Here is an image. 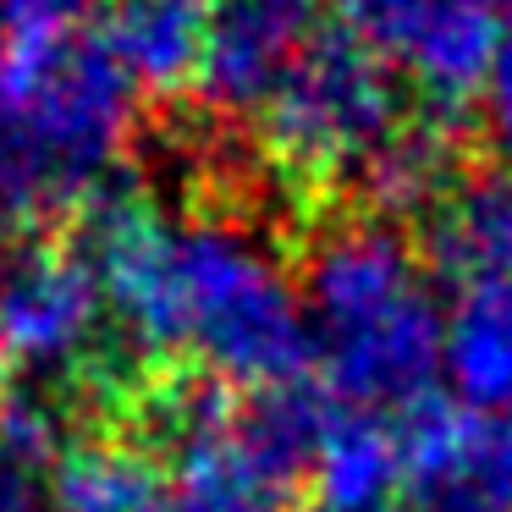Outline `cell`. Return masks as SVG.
I'll list each match as a JSON object with an SVG mask.
<instances>
[{
    "label": "cell",
    "instance_id": "6da1fadb",
    "mask_svg": "<svg viewBox=\"0 0 512 512\" xmlns=\"http://www.w3.org/2000/svg\"><path fill=\"white\" fill-rule=\"evenodd\" d=\"M83 254L138 364L265 397L314 380L298 259L221 210H177L122 188L83 221Z\"/></svg>",
    "mask_w": 512,
    "mask_h": 512
},
{
    "label": "cell",
    "instance_id": "7a4b0ae2",
    "mask_svg": "<svg viewBox=\"0 0 512 512\" xmlns=\"http://www.w3.org/2000/svg\"><path fill=\"white\" fill-rule=\"evenodd\" d=\"M314 386L353 413L408 419L441 397L446 298L397 221L342 215L298 259Z\"/></svg>",
    "mask_w": 512,
    "mask_h": 512
},
{
    "label": "cell",
    "instance_id": "3957f363",
    "mask_svg": "<svg viewBox=\"0 0 512 512\" xmlns=\"http://www.w3.org/2000/svg\"><path fill=\"white\" fill-rule=\"evenodd\" d=\"M144 94L100 45H0V232L89 221L127 188Z\"/></svg>",
    "mask_w": 512,
    "mask_h": 512
},
{
    "label": "cell",
    "instance_id": "277c9868",
    "mask_svg": "<svg viewBox=\"0 0 512 512\" xmlns=\"http://www.w3.org/2000/svg\"><path fill=\"white\" fill-rule=\"evenodd\" d=\"M413 116V100L380 61L325 28L254 111V155L270 182L303 199L358 193L369 160Z\"/></svg>",
    "mask_w": 512,
    "mask_h": 512
},
{
    "label": "cell",
    "instance_id": "5b68a950",
    "mask_svg": "<svg viewBox=\"0 0 512 512\" xmlns=\"http://www.w3.org/2000/svg\"><path fill=\"white\" fill-rule=\"evenodd\" d=\"M0 380L39 386H89L116 397L133 380L138 397L155 391V375L122 347L105 287L83 243L34 237L0 259Z\"/></svg>",
    "mask_w": 512,
    "mask_h": 512
},
{
    "label": "cell",
    "instance_id": "8992f818",
    "mask_svg": "<svg viewBox=\"0 0 512 512\" xmlns=\"http://www.w3.org/2000/svg\"><path fill=\"white\" fill-rule=\"evenodd\" d=\"M325 28L402 83L419 111L468 122L501 39L496 0H325Z\"/></svg>",
    "mask_w": 512,
    "mask_h": 512
},
{
    "label": "cell",
    "instance_id": "52a82bcc",
    "mask_svg": "<svg viewBox=\"0 0 512 512\" xmlns=\"http://www.w3.org/2000/svg\"><path fill=\"white\" fill-rule=\"evenodd\" d=\"M325 34V0H215L193 100L226 122H254L292 61Z\"/></svg>",
    "mask_w": 512,
    "mask_h": 512
},
{
    "label": "cell",
    "instance_id": "ba28073f",
    "mask_svg": "<svg viewBox=\"0 0 512 512\" xmlns=\"http://www.w3.org/2000/svg\"><path fill=\"white\" fill-rule=\"evenodd\" d=\"M397 424L413 512H512V419L435 397Z\"/></svg>",
    "mask_w": 512,
    "mask_h": 512
},
{
    "label": "cell",
    "instance_id": "9c48e42d",
    "mask_svg": "<svg viewBox=\"0 0 512 512\" xmlns=\"http://www.w3.org/2000/svg\"><path fill=\"white\" fill-rule=\"evenodd\" d=\"M419 226H424L419 254L441 292L512 281V171L507 166L463 171Z\"/></svg>",
    "mask_w": 512,
    "mask_h": 512
},
{
    "label": "cell",
    "instance_id": "30bf717a",
    "mask_svg": "<svg viewBox=\"0 0 512 512\" xmlns=\"http://www.w3.org/2000/svg\"><path fill=\"white\" fill-rule=\"evenodd\" d=\"M309 512H386L408 501V468H402V424L380 413L336 408L325 413L314 441L309 474H303Z\"/></svg>",
    "mask_w": 512,
    "mask_h": 512
},
{
    "label": "cell",
    "instance_id": "8fae6325",
    "mask_svg": "<svg viewBox=\"0 0 512 512\" xmlns=\"http://www.w3.org/2000/svg\"><path fill=\"white\" fill-rule=\"evenodd\" d=\"M215 0H100V45L138 94H193Z\"/></svg>",
    "mask_w": 512,
    "mask_h": 512
},
{
    "label": "cell",
    "instance_id": "7c38bea8",
    "mask_svg": "<svg viewBox=\"0 0 512 512\" xmlns=\"http://www.w3.org/2000/svg\"><path fill=\"white\" fill-rule=\"evenodd\" d=\"M441 298V397L468 413L512 419V281Z\"/></svg>",
    "mask_w": 512,
    "mask_h": 512
},
{
    "label": "cell",
    "instance_id": "4fadbf2b",
    "mask_svg": "<svg viewBox=\"0 0 512 512\" xmlns=\"http://www.w3.org/2000/svg\"><path fill=\"white\" fill-rule=\"evenodd\" d=\"M463 171V122H446L413 105V116L369 160L353 199L364 204V215H380V221H424Z\"/></svg>",
    "mask_w": 512,
    "mask_h": 512
},
{
    "label": "cell",
    "instance_id": "5bb4252c",
    "mask_svg": "<svg viewBox=\"0 0 512 512\" xmlns=\"http://www.w3.org/2000/svg\"><path fill=\"white\" fill-rule=\"evenodd\" d=\"M50 512H166V463L149 441L72 435L45 474Z\"/></svg>",
    "mask_w": 512,
    "mask_h": 512
},
{
    "label": "cell",
    "instance_id": "9a60e30c",
    "mask_svg": "<svg viewBox=\"0 0 512 512\" xmlns=\"http://www.w3.org/2000/svg\"><path fill=\"white\" fill-rule=\"evenodd\" d=\"M78 430H67L61 402L39 386H0V463L23 468V474H50V463L61 457V446Z\"/></svg>",
    "mask_w": 512,
    "mask_h": 512
},
{
    "label": "cell",
    "instance_id": "2e32d148",
    "mask_svg": "<svg viewBox=\"0 0 512 512\" xmlns=\"http://www.w3.org/2000/svg\"><path fill=\"white\" fill-rule=\"evenodd\" d=\"M479 127H485L496 166L512 171V12H501V39H496V61H490L485 94H479Z\"/></svg>",
    "mask_w": 512,
    "mask_h": 512
},
{
    "label": "cell",
    "instance_id": "e0dca14e",
    "mask_svg": "<svg viewBox=\"0 0 512 512\" xmlns=\"http://www.w3.org/2000/svg\"><path fill=\"white\" fill-rule=\"evenodd\" d=\"M0 512H50L45 479H39V474H23V468H6V463H0Z\"/></svg>",
    "mask_w": 512,
    "mask_h": 512
},
{
    "label": "cell",
    "instance_id": "ac0fdd59",
    "mask_svg": "<svg viewBox=\"0 0 512 512\" xmlns=\"http://www.w3.org/2000/svg\"><path fill=\"white\" fill-rule=\"evenodd\" d=\"M496 12H512V0H496Z\"/></svg>",
    "mask_w": 512,
    "mask_h": 512
},
{
    "label": "cell",
    "instance_id": "d6986e66",
    "mask_svg": "<svg viewBox=\"0 0 512 512\" xmlns=\"http://www.w3.org/2000/svg\"><path fill=\"white\" fill-rule=\"evenodd\" d=\"M386 512H413V507H408V501H402V507H386Z\"/></svg>",
    "mask_w": 512,
    "mask_h": 512
},
{
    "label": "cell",
    "instance_id": "ffe728a7",
    "mask_svg": "<svg viewBox=\"0 0 512 512\" xmlns=\"http://www.w3.org/2000/svg\"><path fill=\"white\" fill-rule=\"evenodd\" d=\"M0 259H6V254H0Z\"/></svg>",
    "mask_w": 512,
    "mask_h": 512
}]
</instances>
